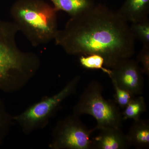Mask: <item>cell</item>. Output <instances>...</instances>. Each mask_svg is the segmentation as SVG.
Listing matches in <instances>:
<instances>
[{
  "label": "cell",
  "instance_id": "277c9868",
  "mask_svg": "<svg viewBox=\"0 0 149 149\" xmlns=\"http://www.w3.org/2000/svg\"><path fill=\"white\" fill-rule=\"evenodd\" d=\"M103 87L96 80L91 81L73 108V114L93 116L97 121L95 131L104 128H121L122 112L114 100H106L102 95Z\"/></svg>",
  "mask_w": 149,
  "mask_h": 149
},
{
  "label": "cell",
  "instance_id": "8fae6325",
  "mask_svg": "<svg viewBox=\"0 0 149 149\" xmlns=\"http://www.w3.org/2000/svg\"><path fill=\"white\" fill-rule=\"evenodd\" d=\"M58 11H63L71 17L91 7L95 4L93 0H50Z\"/></svg>",
  "mask_w": 149,
  "mask_h": 149
},
{
  "label": "cell",
  "instance_id": "5b68a950",
  "mask_svg": "<svg viewBox=\"0 0 149 149\" xmlns=\"http://www.w3.org/2000/svg\"><path fill=\"white\" fill-rule=\"evenodd\" d=\"M80 79L81 76L77 75L58 93L34 104L13 119L25 132H30L44 126L64 100L75 93Z\"/></svg>",
  "mask_w": 149,
  "mask_h": 149
},
{
  "label": "cell",
  "instance_id": "2e32d148",
  "mask_svg": "<svg viewBox=\"0 0 149 149\" xmlns=\"http://www.w3.org/2000/svg\"><path fill=\"white\" fill-rule=\"evenodd\" d=\"M10 121L9 115L0 100V144L3 141L8 129Z\"/></svg>",
  "mask_w": 149,
  "mask_h": 149
},
{
  "label": "cell",
  "instance_id": "7c38bea8",
  "mask_svg": "<svg viewBox=\"0 0 149 149\" xmlns=\"http://www.w3.org/2000/svg\"><path fill=\"white\" fill-rule=\"evenodd\" d=\"M122 112L123 120L140 119L141 116L147 110V106L145 98L143 96H135Z\"/></svg>",
  "mask_w": 149,
  "mask_h": 149
},
{
  "label": "cell",
  "instance_id": "52a82bcc",
  "mask_svg": "<svg viewBox=\"0 0 149 149\" xmlns=\"http://www.w3.org/2000/svg\"><path fill=\"white\" fill-rule=\"evenodd\" d=\"M143 74L138 62L130 58L111 70L109 76L120 88L136 96L143 94Z\"/></svg>",
  "mask_w": 149,
  "mask_h": 149
},
{
  "label": "cell",
  "instance_id": "4fadbf2b",
  "mask_svg": "<svg viewBox=\"0 0 149 149\" xmlns=\"http://www.w3.org/2000/svg\"><path fill=\"white\" fill-rule=\"evenodd\" d=\"M79 62L81 66L88 69L101 70L104 73L109 75L111 70L106 68L104 65V60L100 55L93 54L80 56Z\"/></svg>",
  "mask_w": 149,
  "mask_h": 149
},
{
  "label": "cell",
  "instance_id": "6da1fadb",
  "mask_svg": "<svg viewBox=\"0 0 149 149\" xmlns=\"http://www.w3.org/2000/svg\"><path fill=\"white\" fill-rule=\"evenodd\" d=\"M54 40L70 55L101 56L108 69L116 68L135 54L130 25L117 11L102 4L71 17Z\"/></svg>",
  "mask_w": 149,
  "mask_h": 149
},
{
  "label": "cell",
  "instance_id": "7a4b0ae2",
  "mask_svg": "<svg viewBox=\"0 0 149 149\" xmlns=\"http://www.w3.org/2000/svg\"><path fill=\"white\" fill-rule=\"evenodd\" d=\"M19 32L13 22L0 19V90L8 91L13 84L27 81L40 68L37 54L24 52L17 47L16 36Z\"/></svg>",
  "mask_w": 149,
  "mask_h": 149
},
{
  "label": "cell",
  "instance_id": "ba28073f",
  "mask_svg": "<svg viewBox=\"0 0 149 149\" xmlns=\"http://www.w3.org/2000/svg\"><path fill=\"white\" fill-rule=\"evenodd\" d=\"M99 131L98 135L92 139V149H125L130 147L121 128H106Z\"/></svg>",
  "mask_w": 149,
  "mask_h": 149
},
{
  "label": "cell",
  "instance_id": "30bf717a",
  "mask_svg": "<svg viewBox=\"0 0 149 149\" xmlns=\"http://www.w3.org/2000/svg\"><path fill=\"white\" fill-rule=\"evenodd\" d=\"M126 135L130 146L137 149L149 148V120L140 118L134 120Z\"/></svg>",
  "mask_w": 149,
  "mask_h": 149
},
{
  "label": "cell",
  "instance_id": "5bb4252c",
  "mask_svg": "<svg viewBox=\"0 0 149 149\" xmlns=\"http://www.w3.org/2000/svg\"><path fill=\"white\" fill-rule=\"evenodd\" d=\"M130 31L135 39L143 43V46H149V19L132 23L130 26Z\"/></svg>",
  "mask_w": 149,
  "mask_h": 149
},
{
  "label": "cell",
  "instance_id": "e0dca14e",
  "mask_svg": "<svg viewBox=\"0 0 149 149\" xmlns=\"http://www.w3.org/2000/svg\"><path fill=\"white\" fill-rule=\"evenodd\" d=\"M137 61L142 65V70L144 74L149 75V46H143L137 56Z\"/></svg>",
  "mask_w": 149,
  "mask_h": 149
},
{
  "label": "cell",
  "instance_id": "9c48e42d",
  "mask_svg": "<svg viewBox=\"0 0 149 149\" xmlns=\"http://www.w3.org/2000/svg\"><path fill=\"white\" fill-rule=\"evenodd\" d=\"M117 12L127 22L144 20L148 18L149 0H125Z\"/></svg>",
  "mask_w": 149,
  "mask_h": 149
},
{
  "label": "cell",
  "instance_id": "9a60e30c",
  "mask_svg": "<svg viewBox=\"0 0 149 149\" xmlns=\"http://www.w3.org/2000/svg\"><path fill=\"white\" fill-rule=\"evenodd\" d=\"M115 91V102L120 108H125L130 101L135 97L129 92L119 87L114 81L111 80Z\"/></svg>",
  "mask_w": 149,
  "mask_h": 149
},
{
  "label": "cell",
  "instance_id": "8992f818",
  "mask_svg": "<svg viewBox=\"0 0 149 149\" xmlns=\"http://www.w3.org/2000/svg\"><path fill=\"white\" fill-rule=\"evenodd\" d=\"M94 128L89 129L73 114L60 120L54 128L49 147L53 149H92L91 135Z\"/></svg>",
  "mask_w": 149,
  "mask_h": 149
},
{
  "label": "cell",
  "instance_id": "3957f363",
  "mask_svg": "<svg viewBox=\"0 0 149 149\" xmlns=\"http://www.w3.org/2000/svg\"><path fill=\"white\" fill-rule=\"evenodd\" d=\"M58 11L43 0H17L11 7V16L19 32L33 47L54 39L58 31Z\"/></svg>",
  "mask_w": 149,
  "mask_h": 149
}]
</instances>
